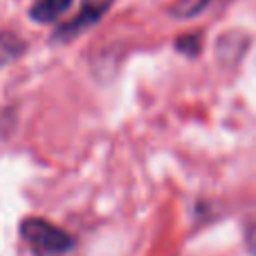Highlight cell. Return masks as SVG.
I'll list each match as a JSON object with an SVG mask.
<instances>
[{
    "instance_id": "277c9868",
    "label": "cell",
    "mask_w": 256,
    "mask_h": 256,
    "mask_svg": "<svg viewBox=\"0 0 256 256\" xmlns=\"http://www.w3.org/2000/svg\"><path fill=\"white\" fill-rule=\"evenodd\" d=\"M22 50H25V45L18 36L9 34V32H0V68L16 61L22 54Z\"/></svg>"
},
{
    "instance_id": "52a82bcc",
    "label": "cell",
    "mask_w": 256,
    "mask_h": 256,
    "mask_svg": "<svg viewBox=\"0 0 256 256\" xmlns=\"http://www.w3.org/2000/svg\"><path fill=\"white\" fill-rule=\"evenodd\" d=\"M178 50H182V52L186 54H198L200 50V38L198 36H180V40H178Z\"/></svg>"
},
{
    "instance_id": "6da1fadb",
    "label": "cell",
    "mask_w": 256,
    "mask_h": 256,
    "mask_svg": "<svg viewBox=\"0 0 256 256\" xmlns=\"http://www.w3.org/2000/svg\"><path fill=\"white\" fill-rule=\"evenodd\" d=\"M20 234L34 250L48 254H63L74 245V240L68 232L43 220V218H25L20 222Z\"/></svg>"
},
{
    "instance_id": "7a4b0ae2",
    "label": "cell",
    "mask_w": 256,
    "mask_h": 256,
    "mask_svg": "<svg viewBox=\"0 0 256 256\" xmlns=\"http://www.w3.org/2000/svg\"><path fill=\"white\" fill-rule=\"evenodd\" d=\"M110 4H112V0H84L79 14L58 30V38H63V40L74 38V36L79 34V32H84L86 27L94 25V22L110 9Z\"/></svg>"
},
{
    "instance_id": "5b68a950",
    "label": "cell",
    "mask_w": 256,
    "mask_h": 256,
    "mask_svg": "<svg viewBox=\"0 0 256 256\" xmlns=\"http://www.w3.org/2000/svg\"><path fill=\"white\" fill-rule=\"evenodd\" d=\"M214 0H180V4L176 7V14H182V16H194V14L202 12L207 4H212Z\"/></svg>"
},
{
    "instance_id": "8992f818",
    "label": "cell",
    "mask_w": 256,
    "mask_h": 256,
    "mask_svg": "<svg viewBox=\"0 0 256 256\" xmlns=\"http://www.w3.org/2000/svg\"><path fill=\"white\" fill-rule=\"evenodd\" d=\"M245 245L256 256V214H252L245 222Z\"/></svg>"
},
{
    "instance_id": "3957f363",
    "label": "cell",
    "mask_w": 256,
    "mask_h": 256,
    "mask_svg": "<svg viewBox=\"0 0 256 256\" xmlns=\"http://www.w3.org/2000/svg\"><path fill=\"white\" fill-rule=\"evenodd\" d=\"M72 0H34L30 14L36 22H54L70 9Z\"/></svg>"
}]
</instances>
